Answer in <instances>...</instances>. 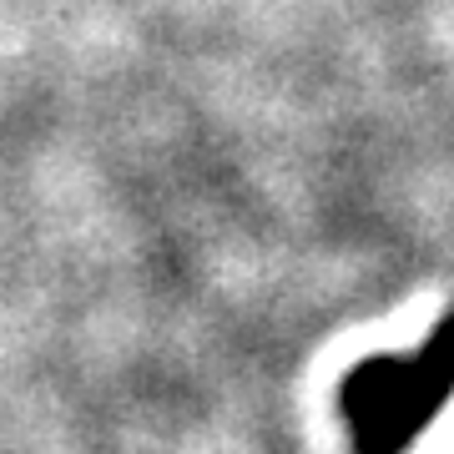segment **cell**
<instances>
[{"mask_svg": "<svg viewBox=\"0 0 454 454\" xmlns=\"http://www.w3.org/2000/svg\"><path fill=\"white\" fill-rule=\"evenodd\" d=\"M454 399V309L439 318L419 354L364 358L343 379V419L358 454H404Z\"/></svg>", "mask_w": 454, "mask_h": 454, "instance_id": "cell-1", "label": "cell"}]
</instances>
